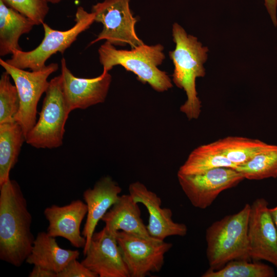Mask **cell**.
Returning a JSON list of instances; mask_svg holds the SVG:
<instances>
[{
    "mask_svg": "<svg viewBox=\"0 0 277 277\" xmlns=\"http://www.w3.org/2000/svg\"><path fill=\"white\" fill-rule=\"evenodd\" d=\"M32 216L19 184L10 179L0 185V259L15 267L26 261L35 238Z\"/></svg>",
    "mask_w": 277,
    "mask_h": 277,
    "instance_id": "obj_1",
    "label": "cell"
},
{
    "mask_svg": "<svg viewBox=\"0 0 277 277\" xmlns=\"http://www.w3.org/2000/svg\"><path fill=\"white\" fill-rule=\"evenodd\" d=\"M172 31L175 44L174 49L169 53L174 65L172 82L183 89L187 96L180 110L188 120L197 119L201 112L202 103L197 96L195 81L205 75L204 64L207 60L208 49L197 37L188 34L177 23L173 24Z\"/></svg>",
    "mask_w": 277,
    "mask_h": 277,
    "instance_id": "obj_2",
    "label": "cell"
},
{
    "mask_svg": "<svg viewBox=\"0 0 277 277\" xmlns=\"http://www.w3.org/2000/svg\"><path fill=\"white\" fill-rule=\"evenodd\" d=\"M164 49L160 44H143L129 50L117 49L106 41L98 48V53L103 70L109 71L120 65L135 74L141 83H147L154 90L162 92L173 87L167 73L159 68L165 58Z\"/></svg>",
    "mask_w": 277,
    "mask_h": 277,
    "instance_id": "obj_3",
    "label": "cell"
},
{
    "mask_svg": "<svg viewBox=\"0 0 277 277\" xmlns=\"http://www.w3.org/2000/svg\"><path fill=\"white\" fill-rule=\"evenodd\" d=\"M250 205L238 212L215 221L207 229L206 255L212 270H218L233 260L251 261L248 239Z\"/></svg>",
    "mask_w": 277,
    "mask_h": 277,
    "instance_id": "obj_4",
    "label": "cell"
},
{
    "mask_svg": "<svg viewBox=\"0 0 277 277\" xmlns=\"http://www.w3.org/2000/svg\"><path fill=\"white\" fill-rule=\"evenodd\" d=\"M74 21V26L66 30L53 29L44 22L42 24L44 36L39 45L29 51H14L6 62L22 69L36 71L43 69L53 54L57 52L63 53L81 33L90 27L94 22V16L92 12H88L80 6L76 9Z\"/></svg>",
    "mask_w": 277,
    "mask_h": 277,
    "instance_id": "obj_5",
    "label": "cell"
},
{
    "mask_svg": "<svg viewBox=\"0 0 277 277\" xmlns=\"http://www.w3.org/2000/svg\"><path fill=\"white\" fill-rule=\"evenodd\" d=\"M70 112L65 100L61 74L49 81L39 118L26 135V142L38 149L60 147Z\"/></svg>",
    "mask_w": 277,
    "mask_h": 277,
    "instance_id": "obj_6",
    "label": "cell"
},
{
    "mask_svg": "<svg viewBox=\"0 0 277 277\" xmlns=\"http://www.w3.org/2000/svg\"><path fill=\"white\" fill-rule=\"evenodd\" d=\"M0 65L10 75L17 88L20 105L15 121L26 136L36 122L37 104L49 86L48 78L57 70L58 65L52 63L41 70L31 71L14 67L2 58Z\"/></svg>",
    "mask_w": 277,
    "mask_h": 277,
    "instance_id": "obj_7",
    "label": "cell"
},
{
    "mask_svg": "<svg viewBox=\"0 0 277 277\" xmlns=\"http://www.w3.org/2000/svg\"><path fill=\"white\" fill-rule=\"evenodd\" d=\"M130 0H104L92 6L94 22L102 23L103 29L90 45L106 40L114 46L129 45L131 48L144 42L135 31L137 19L130 8Z\"/></svg>",
    "mask_w": 277,
    "mask_h": 277,
    "instance_id": "obj_8",
    "label": "cell"
},
{
    "mask_svg": "<svg viewBox=\"0 0 277 277\" xmlns=\"http://www.w3.org/2000/svg\"><path fill=\"white\" fill-rule=\"evenodd\" d=\"M116 240L130 277H145L159 272L165 254L172 244L152 237L145 238L119 231Z\"/></svg>",
    "mask_w": 277,
    "mask_h": 277,
    "instance_id": "obj_9",
    "label": "cell"
},
{
    "mask_svg": "<svg viewBox=\"0 0 277 277\" xmlns=\"http://www.w3.org/2000/svg\"><path fill=\"white\" fill-rule=\"evenodd\" d=\"M177 179L191 204L202 209L209 207L222 191L245 179L235 169L229 167L216 168L196 174H177Z\"/></svg>",
    "mask_w": 277,
    "mask_h": 277,
    "instance_id": "obj_10",
    "label": "cell"
},
{
    "mask_svg": "<svg viewBox=\"0 0 277 277\" xmlns=\"http://www.w3.org/2000/svg\"><path fill=\"white\" fill-rule=\"evenodd\" d=\"M248 239L251 260L267 261L277 268V230L264 198L250 205Z\"/></svg>",
    "mask_w": 277,
    "mask_h": 277,
    "instance_id": "obj_11",
    "label": "cell"
},
{
    "mask_svg": "<svg viewBox=\"0 0 277 277\" xmlns=\"http://www.w3.org/2000/svg\"><path fill=\"white\" fill-rule=\"evenodd\" d=\"M61 64L64 95L70 112L105 102L112 81L109 71L103 70L101 75L93 78H80L69 69L64 57Z\"/></svg>",
    "mask_w": 277,
    "mask_h": 277,
    "instance_id": "obj_12",
    "label": "cell"
},
{
    "mask_svg": "<svg viewBox=\"0 0 277 277\" xmlns=\"http://www.w3.org/2000/svg\"><path fill=\"white\" fill-rule=\"evenodd\" d=\"M82 263L100 277H130L115 234L105 227L94 232Z\"/></svg>",
    "mask_w": 277,
    "mask_h": 277,
    "instance_id": "obj_13",
    "label": "cell"
},
{
    "mask_svg": "<svg viewBox=\"0 0 277 277\" xmlns=\"http://www.w3.org/2000/svg\"><path fill=\"white\" fill-rule=\"evenodd\" d=\"M129 194L135 202L142 204L149 213L148 224L146 226L150 236L164 240L170 236H184L187 233V227L183 223L172 220V212L170 208L161 207L162 200L154 192L139 181L129 185Z\"/></svg>",
    "mask_w": 277,
    "mask_h": 277,
    "instance_id": "obj_14",
    "label": "cell"
},
{
    "mask_svg": "<svg viewBox=\"0 0 277 277\" xmlns=\"http://www.w3.org/2000/svg\"><path fill=\"white\" fill-rule=\"evenodd\" d=\"M87 211L86 204L80 200L63 206L47 207L44 214L49 222L47 233L54 238H64L76 248H84L86 240L81 233L80 227Z\"/></svg>",
    "mask_w": 277,
    "mask_h": 277,
    "instance_id": "obj_15",
    "label": "cell"
},
{
    "mask_svg": "<svg viewBox=\"0 0 277 277\" xmlns=\"http://www.w3.org/2000/svg\"><path fill=\"white\" fill-rule=\"evenodd\" d=\"M122 189L109 176L98 180L92 188L86 189L83 198L87 206L86 223L82 235L86 240L84 255L87 252L94 230L100 220L117 201Z\"/></svg>",
    "mask_w": 277,
    "mask_h": 277,
    "instance_id": "obj_16",
    "label": "cell"
},
{
    "mask_svg": "<svg viewBox=\"0 0 277 277\" xmlns=\"http://www.w3.org/2000/svg\"><path fill=\"white\" fill-rule=\"evenodd\" d=\"M141 216L138 203L129 194H123L101 220L104 222L105 227L114 234L121 231L142 237H151Z\"/></svg>",
    "mask_w": 277,
    "mask_h": 277,
    "instance_id": "obj_17",
    "label": "cell"
},
{
    "mask_svg": "<svg viewBox=\"0 0 277 277\" xmlns=\"http://www.w3.org/2000/svg\"><path fill=\"white\" fill-rule=\"evenodd\" d=\"M80 252L77 250L61 248L55 238L47 232H40L35 238L26 263L38 266L57 273L72 260L77 259Z\"/></svg>",
    "mask_w": 277,
    "mask_h": 277,
    "instance_id": "obj_18",
    "label": "cell"
},
{
    "mask_svg": "<svg viewBox=\"0 0 277 277\" xmlns=\"http://www.w3.org/2000/svg\"><path fill=\"white\" fill-rule=\"evenodd\" d=\"M34 25L32 19L0 0V56L22 50L19 45L20 37L30 32Z\"/></svg>",
    "mask_w": 277,
    "mask_h": 277,
    "instance_id": "obj_19",
    "label": "cell"
},
{
    "mask_svg": "<svg viewBox=\"0 0 277 277\" xmlns=\"http://www.w3.org/2000/svg\"><path fill=\"white\" fill-rule=\"evenodd\" d=\"M25 141L26 135L16 121L0 124V185L10 179Z\"/></svg>",
    "mask_w": 277,
    "mask_h": 277,
    "instance_id": "obj_20",
    "label": "cell"
},
{
    "mask_svg": "<svg viewBox=\"0 0 277 277\" xmlns=\"http://www.w3.org/2000/svg\"><path fill=\"white\" fill-rule=\"evenodd\" d=\"M219 167L235 169L236 166L230 162L212 142L201 145L192 151L180 167L177 174H200Z\"/></svg>",
    "mask_w": 277,
    "mask_h": 277,
    "instance_id": "obj_21",
    "label": "cell"
},
{
    "mask_svg": "<svg viewBox=\"0 0 277 277\" xmlns=\"http://www.w3.org/2000/svg\"><path fill=\"white\" fill-rule=\"evenodd\" d=\"M223 154L236 167L250 161L269 144L258 139L229 136L214 142Z\"/></svg>",
    "mask_w": 277,
    "mask_h": 277,
    "instance_id": "obj_22",
    "label": "cell"
},
{
    "mask_svg": "<svg viewBox=\"0 0 277 277\" xmlns=\"http://www.w3.org/2000/svg\"><path fill=\"white\" fill-rule=\"evenodd\" d=\"M244 177L261 180L277 177V145L269 144L246 163L236 169Z\"/></svg>",
    "mask_w": 277,
    "mask_h": 277,
    "instance_id": "obj_23",
    "label": "cell"
},
{
    "mask_svg": "<svg viewBox=\"0 0 277 277\" xmlns=\"http://www.w3.org/2000/svg\"><path fill=\"white\" fill-rule=\"evenodd\" d=\"M275 272L269 265L254 261L233 260L218 270L209 268L202 277H274Z\"/></svg>",
    "mask_w": 277,
    "mask_h": 277,
    "instance_id": "obj_24",
    "label": "cell"
},
{
    "mask_svg": "<svg viewBox=\"0 0 277 277\" xmlns=\"http://www.w3.org/2000/svg\"><path fill=\"white\" fill-rule=\"evenodd\" d=\"M6 72L0 78V124L15 121L19 109V98L15 85L10 81Z\"/></svg>",
    "mask_w": 277,
    "mask_h": 277,
    "instance_id": "obj_25",
    "label": "cell"
},
{
    "mask_svg": "<svg viewBox=\"0 0 277 277\" xmlns=\"http://www.w3.org/2000/svg\"><path fill=\"white\" fill-rule=\"evenodd\" d=\"M6 4L32 19L36 25H42L49 11L48 0H3Z\"/></svg>",
    "mask_w": 277,
    "mask_h": 277,
    "instance_id": "obj_26",
    "label": "cell"
},
{
    "mask_svg": "<svg viewBox=\"0 0 277 277\" xmlns=\"http://www.w3.org/2000/svg\"><path fill=\"white\" fill-rule=\"evenodd\" d=\"M57 277H97V275L75 259L58 273Z\"/></svg>",
    "mask_w": 277,
    "mask_h": 277,
    "instance_id": "obj_27",
    "label": "cell"
},
{
    "mask_svg": "<svg viewBox=\"0 0 277 277\" xmlns=\"http://www.w3.org/2000/svg\"><path fill=\"white\" fill-rule=\"evenodd\" d=\"M30 277H57V273L38 266H34L29 273Z\"/></svg>",
    "mask_w": 277,
    "mask_h": 277,
    "instance_id": "obj_28",
    "label": "cell"
},
{
    "mask_svg": "<svg viewBox=\"0 0 277 277\" xmlns=\"http://www.w3.org/2000/svg\"><path fill=\"white\" fill-rule=\"evenodd\" d=\"M265 7L274 25H277L276 8L277 0H264Z\"/></svg>",
    "mask_w": 277,
    "mask_h": 277,
    "instance_id": "obj_29",
    "label": "cell"
},
{
    "mask_svg": "<svg viewBox=\"0 0 277 277\" xmlns=\"http://www.w3.org/2000/svg\"><path fill=\"white\" fill-rule=\"evenodd\" d=\"M270 212L277 230V205L273 208H270Z\"/></svg>",
    "mask_w": 277,
    "mask_h": 277,
    "instance_id": "obj_30",
    "label": "cell"
},
{
    "mask_svg": "<svg viewBox=\"0 0 277 277\" xmlns=\"http://www.w3.org/2000/svg\"><path fill=\"white\" fill-rule=\"evenodd\" d=\"M49 3H52V4H57L58 3H60L62 1L64 0H48Z\"/></svg>",
    "mask_w": 277,
    "mask_h": 277,
    "instance_id": "obj_31",
    "label": "cell"
}]
</instances>
